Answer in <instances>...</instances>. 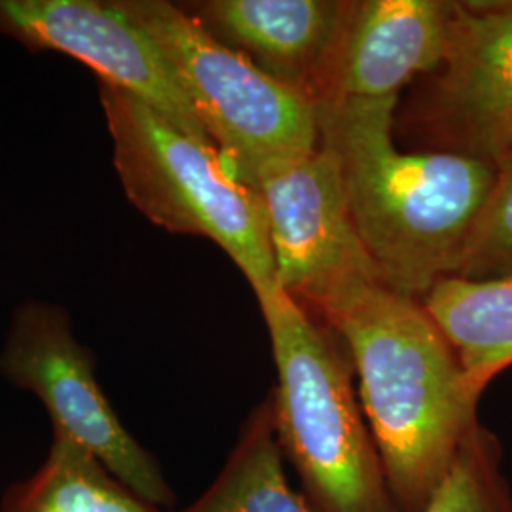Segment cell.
Here are the masks:
<instances>
[{
  "label": "cell",
  "mask_w": 512,
  "mask_h": 512,
  "mask_svg": "<svg viewBox=\"0 0 512 512\" xmlns=\"http://www.w3.org/2000/svg\"><path fill=\"white\" fill-rule=\"evenodd\" d=\"M325 325L348 349L399 511H423L478 425L480 393L421 300L376 285Z\"/></svg>",
  "instance_id": "2"
},
{
  "label": "cell",
  "mask_w": 512,
  "mask_h": 512,
  "mask_svg": "<svg viewBox=\"0 0 512 512\" xmlns=\"http://www.w3.org/2000/svg\"><path fill=\"white\" fill-rule=\"evenodd\" d=\"M501 463L499 440L478 423L421 512H512V488Z\"/></svg>",
  "instance_id": "15"
},
{
  "label": "cell",
  "mask_w": 512,
  "mask_h": 512,
  "mask_svg": "<svg viewBox=\"0 0 512 512\" xmlns=\"http://www.w3.org/2000/svg\"><path fill=\"white\" fill-rule=\"evenodd\" d=\"M99 97L129 202L171 234L217 243L256 298L277 289L260 192L239 181L217 148L175 128L131 93L99 84Z\"/></svg>",
  "instance_id": "4"
},
{
  "label": "cell",
  "mask_w": 512,
  "mask_h": 512,
  "mask_svg": "<svg viewBox=\"0 0 512 512\" xmlns=\"http://www.w3.org/2000/svg\"><path fill=\"white\" fill-rule=\"evenodd\" d=\"M399 97L315 107L319 145L334 156L349 217L387 289L423 300L454 275L490 198L497 165L395 143Z\"/></svg>",
  "instance_id": "1"
},
{
  "label": "cell",
  "mask_w": 512,
  "mask_h": 512,
  "mask_svg": "<svg viewBox=\"0 0 512 512\" xmlns=\"http://www.w3.org/2000/svg\"><path fill=\"white\" fill-rule=\"evenodd\" d=\"M256 300L277 368L270 399L281 448L315 511L401 512L334 332L279 287Z\"/></svg>",
  "instance_id": "3"
},
{
  "label": "cell",
  "mask_w": 512,
  "mask_h": 512,
  "mask_svg": "<svg viewBox=\"0 0 512 512\" xmlns=\"http://www.w3.org/2000/svg\"><path fill=\"white\" fill-rule=\"evenodd\" d=\"M421 302L480 395L512 366V274L444 277Z\"/></svg>",
  "instance_id": "12"
},
{
  "label": "cell",
  "mask_w": 512,
  "mask_h": 512,
  "mask_svg": "<svg viewBox=\"0 0 512 512\" xmlns=\"http://www.w3.org/2000/svg\"><path fill=\"white\" fill-rule=\"evenodd\" d=\"M0 376L31 391L48 410L54 435L73 440L156 507L175 501L158 463L114 412L95 378L92 351L73 334L67 311L27 300L14 311Z\"/></svg>",
  "instance_id": "6"
},
{
  "label": "cell",
  "mask_w": 512,
  "mask_h": 512,
  "mask_svg": "<svg viewBox=\"0 0 512 512\" xmlns=\"http://www.w3.org/2000/svg\"><path fill=\"white\" fill-rule=\"evenodd\" d=\"M395 128L418 152L497 165L512 148V2H456L439 67Z\"/></svg>",
  "instance_id": "8"
},
{
  "label": "cell",
  "mask_w": 512,
  "mask_h": 512,
  "mask_svg": "<svg viewBox=\"0 0 512 512\" xmlns=\"http://www.w3.org/2000/svg\"><path fill=\"white\" fill-rule=\"evenodd\" d=\"M0 35L33 52L82 61L101 84L131 93L186 135L213 145L162 48L110 0H0Z\"/></svg>",
  "instance_id": "9"
},
{
  "label": "cell",
  "mask_w": 512,
  "mask_h": 512,
  "mask_svg": "<svg viewBox=\"0 0 512 512\" xmlns=\"http://www.w3.org/2000/svg\"><path fill=\"white\" fill-rule=\"evenodd\" d=\"M0 512H162L73 440L54 435L46 459L12 484Z\"/></svg>",
  "instance_id": "14"
},
{
  "label": "cell",
  "mask_w": 512,
  "mask_h": 512,
  "mask_svg": "<svg viewBox=\"0 0 512 512\" xmlns=\"http://www.w3.org/2000/svg\"><path fill=\"white\" fill-rule=\"evenodd\" d=\"M162 48L211 143L241 183L319 148L315 107L224 46L181 4L110 0Z\"/></svg>",
  "instance_id": "5"
},
{
  "label": "cell",
  "mask_w": 512,
  "mask_h": 512,
  "mask_svg": "<svg viewBox=\"0 0 512 512\" xmlns=\"http://www.w3.org/2000/svg\"><path fill=\"white\" fill-rule=\"evenodd\" d=\"M177 512H317L310 499L289 484L270 397L243 423L213 484Z\"/></svg>",
  "instance_id": "13"
},
{
  "label": "cell",
  "mask_w": 512,
  "mask_h": 512,
  "mask_svg": "<svg viewBox=\"0 0 512 512\" xmlns=\"http://www.w3.org/2000/svg\"><path fill=\"white\" fill-rule=\"evenodd\" d=\"M509 274H512V148L497 164L490 198L450 277L488 279Z\"/></svg>",
  "instance_id": "16"
},
{
  "label": "cell",
  "mask_w": 512,
  "mask_h": 512,
  "mask_svg": "<svg viewBox=\"0 0 512 512\" xmlns=\"http://www.w3.org/2000/svg\"><path fill=\"white\" fill-rule=\"evenodd\" d=\"M256 190L266 205L277 287L313 317L327 323L384 285L351 222L327 148L268 165Z\"/></svg>",
  "instance_id": "7"
},
{
  "label": "cell",
  "mask_w": 512,
  "mask_h": 512,
  "mask_svg": "<svg viewBox=\"0 0 512 512\" xmlns=\"http://www.w3.org/2000/svg\"><path fill=\"white\" fill-rule=\"evenodd\" d=\"M344 0H203L181 4L207 33L315 107Z\"/></svg>",
  "instance_id": "11"
},
{
  "label": "cell",
  "mask_w": 512,
  "mask_h": 512,
  "mask_svg": "<svg viewBox=\"0 0 512 512\" xmlns=\"http://www.w3.org/2000/svg\"><path fill=\"white\" fill-rule=\"evenodd\" d=\"M456 2L344 0L321 67L315 107L399 97L444 57Z\"/></svg>",
  "instance_id": "10"
}]
</instances>
